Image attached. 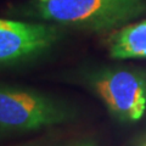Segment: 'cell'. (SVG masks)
Wrapping results in <instances>:
<instances>
[{
	"instance_id": "obj_1",
	"label": "cell",
	"mask_w": 146,
	"mask_h": 146,
	"mask_svg": "<svg viewBox=\"0 0 146 146\" xmlns=\"http://www.w3.org/2000/svg\"><path fill=\"white\" fill-rule=\"evenodd\" d=\"M10 15L93 32L115 31L146 15V0H27Z\"/></svg>"
},
{
	"instance_id": "obj_2",
	"label": "cell",
	"mask_w": 146,
	"mask_h": 146,
	"mask_svg": "<svg viewBox=\"0 0 146 146\" xmlns=\"http://www.w3.org/2000/svg\"><path fill=\"white\" fill-rule=\"evenodd\" d=\"M77 111L46 93L0 84V131L27 133L74 121Z\"/></svg>"
},
{
	"instance_id": "obj_3",
	"label": "cell",
	"mask_w": 146,
	"mask_h": 146,
	"mask_svg": "<svg viewBox=\"0 0 146 146\" xmlns=\"http://www.w3.org/2000/svg\"><path fill=\"white\" fill-rule=\"evenodd\" d=\"M80 82L122 123H133L146 110V70L98 67L83 71Z\"/></svg>"
},
{
	"instance_id": "obj_4",
	"label": "cell",
	"mask_w": 146,
	"mask_h": 146,
	"mask_svg": "<svg viewBox=\"0 0 146 146\" xmlns=\"http://www.w3.org/2000/svg\"><path fill=\"white\" fill-rule=\"evenodd\" d=\"M61 26L40 21L0 18V66H10L42 56L62 39Z\"/></svg>"
},
{
	"instance_id": "obj_5",
	"label": "cell",
	"mask_w": 146,
	"mask_h": 146,
	"mask_svg": "<svg viewBox=\"0 0 146 146\" xmlns=\"http://www.w3.org/2000/svg\"><path fill=\"white\" fill-rule=\"evenodd\" d=\"M108 54L112 58L146 57V20L127 25L108 36Z\"/></svg>"
},
{
	"instance_id": "obj_6",
	"label": "cell",
	"mask_w": 146,
	"mask_h": 146,
	"mask_svg": "<svg viewBox=\"0 0 146 146\" xmlns=\"http://www.w3.org/2000/svg\"><path fill=\"white\" fill-rule=\"evenodd\" d=\"M74 146H95V144L93 143V141H83V143L77 144Z\"/></svg>"
},
{
	"instance_id": "obj_7",
	"label": "cell",
	"mask_w": 146,
	"mask_h": 146,
	"mask_svg": "<svg viewBox=\"0 0 146 146\" xmlns=\"http://www.w3.org/2000/svg\"><path fill=\"white\" fill-rule=\"evenodd\" d=\"M36 146H38V145H36Z\"/></svg>"
},
{
	"instance_id": "obj_8",
	"label": "cell",
	"mask_w": 146,
	"mask_h": 146,
	"mask_svg": "<svg viewBox=\"0 0 146 146\" xmlns=\"http://www.w3.org/2000/svg\"><path fill=\"white\" fill-rule=\"evenodd\" d=\"M145 146H146V145H145Z\"/></svg>"
}]
</instances>
